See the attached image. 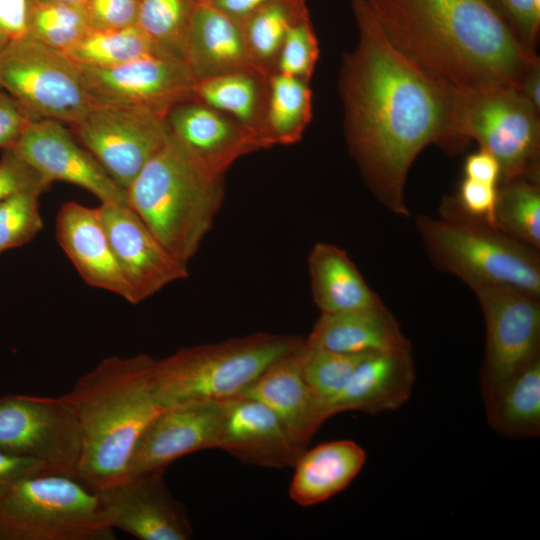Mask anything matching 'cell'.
<instances>
[{"label":"cell","mask_w":540,"mask_h":540,"mask_svg":"<svg viewBox=\"0 0 540 540\" xmlns=\"http://www.w3.org/2000/svg\"><path fill=\"white\" fill-rule=\"evenodd\" d=\"M11 149L49 184L70 183L89 191L101 203L128 205L126 190L61 122L30 121Z\"/></svg>","instance_id":"cell-15"},{"label":"cell","mask_w":540,"mask_h":540,"mask_svg":"<svg viewBox=\"0 0 540 540\" xmlns=\"http://www.w3.org/2000/svg\"><path fill=\"white\" fill-rule=\"evenodd\" d=\"M308 263L313 298L321 313L356 311L384 304L347 253L336 245L315 244Z\"/></svg>","instance_id":"cell-26"},{"label":"cell","mask_w":540,"mask_h":540,"mask_svg":"<svg viewBox=\"0 0 540 540\" xmlns=\"http://www.w3.org/2000/svg\"><path fill=\"white\" fill-rule=\"evenodd\" d=\"M71 128L125 190L170 136L165 116L117 106L95 105Z\"/></svg>","instance_id":"cell-12"},{"label":"cell","mask_w":540,"mask_h":540,"mask_svg":"<svg viewBox=\"0 0 540 540\" xmlns=\"http://www.w3.org/2000/svg\"><path fill=\"white\" fill-rule=\"evenodd\" d=\"M319 54V43L309 13L289 28L277 60L276 72L310 82Z\"/></svg>","instance_id":"cell-37"},{"label":"cell","mask_w":540,"mask_h":540,"mask_svg":"<svg viewBox=\"0 0 540 540\" xmlns=\"http://www.w3.org/2000/svg\"><path fill=\"white\" fill-rule=\"evenodd\" d=\"M312 118L309 82L274 72L268 76L263 137L270 148L301 140Z\"/></svg>","instance_id":"cell-30"},{"label":"cell","mask_w":540,"mask_h":540,"mask_svg":"<svg viewBox=\"0 0 540 540\" xmlns=\"http://www.w3.org/2000/svg\"><path fill=\"white\" fill-rule=\"evenodd\" d=\"M390 43L459 90L511 85L521 91L540 60L487 0H368Z\"/></svg>","instance_id":"cell-2"},{"label":"cell","mask_w":540,"mask_h":540,"mask_svg":"<svg viewBox=\"0 0 540 540\" xmlns=\"http://www.w3.org/2000/svg\"><path fill=\"white\" fill-rule=\"evenodd\" d=\"M30 2H39V1H65V2H77L83 3L85 0H29Z\"/></svg>","instance_id":"cell-48"},{"label":"cell","mask_w":540,"mask_h":540,"mask_svg":"<svg viewBox=\"0 0 540 540\" xmlns=\"http://www.w3.org/2000/svg\"><path fill=\"white\" fill-rule=\"evenodd\" d=\"M97 210L136 304L188 277L187 264L164 247L129 205L101 203Z\"/></svg>","instance_id":"cell-17"},{"label":"cell","mask_w":540,"mask_h":540,"mask_svg":"<svg viewBox=\"0 0 540 540\" xmlns=\"http://www.w3.org/2000/svg\"><path fill=\"white\" fill-rule=\"evenodd\" d=\"M95 491L78 478L42 472L0 497V540H114Z\"/></svg>","instance_id":"cell-7"},{"label":"cell","mask_w":540,"mask_h":540,"mask_svg":"<svg viewBox=\"0 0 540 540\" xmlns=\"http://www.w3.org/2000/svg\"><path fill=\"white\" fill-rule=\"evenodd\" d=\"M218 449L245 464L269 468L293 467L304 451L268 406L245 396L224 402Z\"/></svg>","instance_id":"cell-19"},{"label":"cell","mask_w":540,"mask_h":540,"mask_svg":"<svg viewBox=\"0 0 540 540\" xmlns=\"http://www.w3.org/2000/svg\"><path fill=\"white\" fill-rule=\"evenodd\" d=\"M366 452L351 440H336L304 450L294 464L289 496L300 506L322 503L340 493L360 473Z\"/></svg>","instance_id":"cell-24"},{"label":"cell","mask_w":540,"mask_h":540,"mask_svg":"<svg viewBox=\"0 0 540 540\" xmlns=\"http://www.w3.org/2000/svg\"><path fill=\"white\" fill-rule=\"evenodd\" d=\"M540 64L534 67L525 77L521 92L525 97L540 110Z\"/></svg>","instance_id":"cell-47"},{"label":"cell","mask_w":540,"mask_h":540,"mask_svg":"<svg viewBox=\"0 0 540 540\" xmlns=\"http://www.w3.org/2000/svg\"><path fill=\"white\" fill-rule=\"evenodd\" d=\"M497 196L498 186L463 177L456 194L443 199L440 212L495 227Z\"/></svg>","instance_id":"cell-38"},{"label":"cell","mask_w":540,"mask_h":540,"mask_svg":"<svg viewBox=\"0 0 540 540\" xmlns=\"http://www.w3.org/2000/svg\"><path fill=\"white\" fill-rule=\"evenodd\" d=\"M269 0H212L210 3L216 9L240 24L248 15Z\"/></svg>","instance_id":"cell-46"},{"label":"cell","mask_w":540,"mask_h":540,"mask_svg":"<svg viewBox=\"0 0 540 540\" xmlns=\"http://www.w3.org/2000/svg\"><path fill=\"white\" fill-rule=\"evenodd\" d=\"M65 54L80 66L95 68H108L144 56L161 55L136 25L120 29H91Z\"/></svg>","instance_id":"cell-32"},{"label":"cell","mask_w":540,"mask_h":540,"mask_svg":"<svg viewBox=\"0 0 540 540\" xmlns=\"http://www.w3.org/2000/svg\"><path fill=\"white\" fill-rule=\"evenodd\" d=\"M223 421L224 402L187 403L162 409L139 436L126 476L166 469L189 453L218 448Z\"/></svg>","instance_id":"cell-18"},{"label":"cell","mask_w":540,"mask_h":540,"mask_svg":"<svg viewBox=\"0 0 540 540\" xmlns=\"http://www.w3.org/2000/svg\"><path fill=\"white\" fill-rule=\"evenodd\" d=\"M489 426L509 439L540 434V358L484 401Z\"/></svg>","instance_id":"cell-28"},{"label":"cell","mask_w":540,"mask_h":540,"mask_svg":"<svg viewBox=\"0 0 540 540\" xmlns=\"http://www.w3.org/2000/svg\"><path fill=\"white\" fill-rule=\"evenodd\" d=\"M416 378L412 348L366 354L342 393L327 407V416L344 411L371 415L394 411L409 399Z\"/></svg>","instance_id":"cell-22"},{"label":"cell","mask_w":540,"mask_h":540,"mask_svg":"<svg viewBox=\"0 0 540 540\" xmlns=\"http://www.w3.org/2000/svg\"><path fill=\"white\" fill-rule=\"evenodd\" d=\"M42 472L50 471L41 462L0 450V497L18 480Z\"/></svg>","instance_id":"cell-44"},{"label":"cell","mask_w":540,"mask_h":540,"mask_svg":"<svg viewBox=\"0 0 540 540\" xmlns=\"http://www.w3.org/2000/svg\"><path fill=\"white\" fill-rule=\"evenodd\" d=\"M156 361L144 353L106 357L62 395L81 431L77 478L95 492L126 476L139 436L162 410L154 396Z\"/></svg>","instance_id":"cell-3"},{"label":"cell","mask_w":540,"mask_h":540,"mask_svg":"<svg viewBox=\"0 0 540 540\" xmlns=\"http://www.w3.org/2000/svg\"><path fill=\"white\" fill-rule=\"evenodd\" d=\"M164 472L129 475L96 491L104 522L140 540H189L192 525L183 503L168 490Z\"/></svg>","instance_id":"cell-14"},{"label":"cell","mask_w":540,"mask_h":540,"mask_svg":"<svg viewBox=\"0 0 540 540\" xmlns=\"http://www.w3.org/2000/svg\"><path fill=\"white\" fill-rule=\"evenodd\" d=\"M494 226L512 238L540 248L539 182L518 179L498 186Z\"/></svg>","instance_id":"cell-33"},{"label":"cell","mask_w":540,"mask_h":540,"mask_svg":"<svg viewBox=\"0 0 540 540\" xmlns=\"http://www.w3.org/2000/svg\"><path fill=\"white\" fill-rule=\"evenodd\" d=\"M309 14L306 0H269L239 25L253 68L265 76L276 64L289 28Z\"/></svg>","instance_id":"cell-29"},{"label":"cell","mask_w":540,"mask_h":540,"mask_svg":"<svg viewBox=\"0 0 540 540\" xmlns=\"http://www.w3.org/2000/svg\"><path fill=\"white\" fill-rule=\"evenodd\" d=\"M0 88L31 121L48 119L71 126L95 106L79 65L28 35L0 50Z\"/></svg>","instance_id":"cell-9"},{"label":"cell","mask_w":540,"mask_h":540,"mask_svg":"<svg viewBox=\"0 0 540 540\" xmlns=\"http://www.w3.org/2000/svg\"><path fill=\"white\" fill-rule=\"evenodd\" d=\"M197 2H210L212 0H196Z\"/></svg>","instance_id":"cell-49"},{"label":"cell","mask_w":540,"mask_h":540,"mask_svg":"<svg viewBox=\"0 0 540 540\" xmlns=\"http://www.w3.org/2000/svg\"><path fill=\"white\" fill-rule=\"evenodd\" d=\"M50 184L10 148L0 159V202L17 192L38 190L44 193Z\"/></svg>","instance_id":"cell-40"},{"label":"cell","mask_w":540,"mask_h":540,"mask_svg":"<svg viewBox=\"0 0 540 540\" xmlns=\"http://www.w3.org/2000/svg\"><path fill=\"white\" fill-rule=\"evenodd\" d=\"M366 354L340 353L313 348L306 343L302 362L303 376L323 404L326 416L328 405L345 389Z\"/></svg>","instance_id":"cell-35"},{"label":"cell","mask_w":540,"mask_h":540,"mask_svg":"<svg viewBox=\"0 0 540 540\" xmlns=\"http://www.w3.org/2000/svg\"><path fill=\"white\" fill-rule=\"evenodd\" d=\"M29 0H0V50L27 35Z\"/></svg>","instance_id":"cell-43"},{"label":"cell","mask_w":540,"mask_h":540,"mask_svg":"<svg viewBox=\"0 0 540 540\" xmlns=\"http://www.w3.org/2000/svg\"><path fill=\"white\" fill-rule=\"evenodd\" d=\"M140 0H85L91 29H120L136 24Z\"/></svg>","instance_id":"cell-41"},{"label":"cell","mask_w":540,"mask_h":540,"mask_svg":"<svg viewBox=\"0 0 540 540\" xmlns=\"http://www.w3.org/2000/svg\"><path fill=\"white\" fill-rule=\"evenodd\" d=\"M305 347L304 339L296 349L275 360L241 395L268 406L302 450L328 419L303 376Z\"/></svg>","instance_id":"cell-21"},{"label":"cell","mask_w":540,"mask_h":540,"mask_svg":"<svg viewBox=\"0 0 540 540\" xmlns=\"http://www.w3.org/2000/svg\"><path fill=\"white\" fill-rule=\"evenodd\" d=\"M82 438L78 420L60 397H0V450L41 462L52 473L76 477Z\"/></svg>","instance_id":"cell-10"},{"label":"cell","mask_w":540,"mask_h":540,"mask_svg":"<svg viewBox=\"0 0 540 540\" xmlns=\"http://www.w3.org/2000/svg\"><path fill=\"white\" fill-rule=\"evenodd\" d=\"M415 225L431 263L472 290L508 286L540 296L536 249L485 223L418 215Z\"/></svg>","instance_id":"cell-6"},{"label":"cell","mask_w":540,"mask_h":540,"mask_svg":"<svg viewBox=\"0 0 540 540\" xmlns=\"http://www.w3.org/2000/svg\"><path fill=\"white\" fill-rule=\"evenodd\" d=\"M170 136L207 176L223 177L240 157L265 149L261 139L231 116L190 99L166 115Z\"/></svg>","instance_id":"cell-16"},{"label":"cell","mask_w":540,"mask_h":540,"mask_svg":"<svg viewBox=\"0 0 540 540\" xmlns=\"http://www.w3.org/2000/svg\"><path fill=\"white\" fill-rule=\"evenodd\" d=\"M464 177L499 186L501 169L496 158L480 149L469 154L463 165Z\"/></svg>","instance_id":"cell-45"},{"label":"cell","mask_w":540,"mask_h":540,"mask_svg":"<svg viewBox=\"0 0 540 540\" xmlns=\"http://www.w3.org/2000/svg\"><path fill=\"white\" fill-rule=\"evenodd\" d=\"M30 121L17 102L0 88V148H12Z\"/></svg>","instance_id":"cell-42"},{"label":"cell","mask_w":540,"mask_h":540,"mask_svg":"<svg viewBox=\"0 0 540 540\" xmlns=\"http://www.w3.org/2000/svg\"><path fill=\"white\" fill-rule=\"evenodd\" d=\"M38 190L17 192L0 202V253L30 242L43 228Z\"/></svg>","instance_id":"cell-36"},{"label":"cell","mask_w":540,"mask_h":540,"mask_svg":"<svg viewBox=\"0 0 540 540\" xmlns=\"http://www.w3.org/2000/svg\"><path fill=\"white\" fill-rule=\"evenodd\" d=\"M268 76L257 71H238L196 81L193 99L217 109L263 137V123L267 104Z\"/></svg>","instance_id":"cell-27"},{"label":"cell","mask_w":540,"mask_h":540,"mask_svg":"<svg viewBox=\"0 0 540 540\" xmlns=\"http://www.w3.org/2000/svg\"><path fill=\"white\" fill-rule=\"evenodd\" d=\"M79 67L95 105L147 110L165 117L173 106L193 99L197 81L185 61L161 55L108 68Z\"/></svg>","instance_id":"cell-13"},{"label":"cell","mask_w":540,"mask_h":540,"mask_svg":"<svg viewBox=\"0 0 540 540\" xmlns=\"http://www.w3.org/2000/svg\"><path fill=\"white\" fill-rule=\"evenodd\" d=\"M358 30L339 76L344 134L373 196L397 216L409 217L405 184L429 145L448 154L469 144L453 107V87L433 77L388 40L368 0H352Z\"/></svg>","instance_id":"cell-1"},{"label":"cell","mask_w":540,"mask_h":540,"mask_svg":"<svg viewBox=\"0 0 540 540\" xmlns=\"http://www.w3.org/2000/svg\"><path fill=\"white\" fill-rule=\"evenodd\" d=\"M56 236L66 256L88 285L136 304L97 207L90 208L75 201L64 203L57 214Z\"/></svg>","instance_id":"cell-20"},{"label":"cell","mask_w":540,"mask_h":540,"mask_svg":"<svg viewBox=\"0 0 540 540\" xmlns=\"http://www.w3.org/2000/svg\"><path fill=\"white\" fill-rule=\"evenodd\" d=\"M186 62L196 80L256 71L249 61L240 25L207 2H199L195 9Z\"/></svg>","instance_id":"cell-25"},{"label":"cell","mask_w":540,"mask_h":540,"mask_svg":"<svg viewBox=\"0 0 540 540\" xmlns=\"http://www.w3.org/2000/svg\"><path fill=\"white\" fill-rule=\"evenodd\" d=\"M91 30L83 3L30 2L27 35L66 53Z\"/></svg>","instance_id":"cell-34"},{"label":"cell","mask_w":540,"mask_h":540,"mask_svg":"<svg viewBox=\"0 0 540 540\" xmlns=\"http://www.w3.org/2000/svg\"><path fill=\"white\" fill-rule=\"evenodd\" d=\"M126 192L130 208L172 255L188 264L222 204L223 180L203 173L169 136Z\"/></svg>","instance_id":"cell-4"},{"label":"cell","mask_w":540,"mask_h":540,"mask_svg":"<svg viewBox=\"0 0 540 540\" xmlns=\"http://www.w3.org/2000/svg\"><path fill=\"white\" fill-rule=\"evenodd\" d=\"M198 3L196 0H140L135 25L161 55L186 62L191 24Z\"/></svg>","instance_id":"cell-31"},{"label":"cell","mask_w":540,"mask_h":540,"mask_svg":"<svg viewBox=\"0 0 540 540\" xmlns=\"http://www.w3.org/2000/svg\"><path fill=\"white\" fill-rule=\"evenodd\" d=\"M308 346L347 354L386 352L411 347L385 304L370 309L321 313Z\"/></svg>","instance_id":"cell-23"},{"label":"cell","mask_w":540,"mask_h":540,"mask_svg":"<svg viewBox=\"0 0 540 540\" xmlns=\"http://www.w3.org/2000/svg\"><path fill=\"white\" fill-rule=\"evenodd\" d=\"M473 291L486 328L480 372L485 401L540 358V296L508 286L481 287Z\"/></svg>","instance_id":"cell-11"},{"label":"cell","mask_w":540,"mask_h":540,"mask_svg":"<svg viewBox=\"0 0 540 540\" xmlns=\"http://www.w3.org/2000/svg\"><path fill=\"white\" fill-rule=\"evenodd\" d=\"M453 107L463 137L498 161L500 184L518 179L539 182L540 110L520 89L511 85L454 88Z\"/></svg>","instance_id":"cell-8"},{"label":"cell","mask_w":540,"mask_h":540,"mask_svg":"<svg viewBox=\"0 0 540 540\" xmlns=\"http://www.w3.org/2000/svg\"><path fill=\"white\" fill-rule=\"evenodd\" d=\"M520 43L536 52L540 29V0H487Z\"/></svg>","instance_id":"cell-39"},{"label":"cell","mask_w":540,"mask_h":540,"mask_svg":"<svg viewBox=\"0 0 540 540\" xmlns=\"http://www.w3.org/2000/svg\"><path fill=\"white\" fill-rule=\"evenodd\" d=\"M303 341L294 335L255 333L181 348L156 361L155 399L165 409L241 396L275 360Z\"/></svg>","instance_id":"cell-5"}]
</instances>
